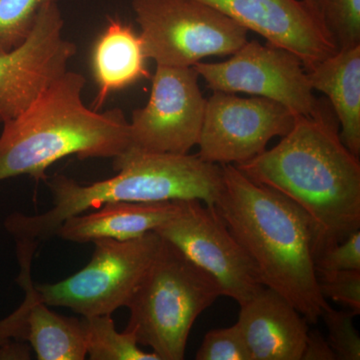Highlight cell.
I'll return each mask as SVG.
<instances>
[{
    "mask_svg": "<svg viewBox=\"0 0 360 360\" xmlns=\"http://www.w3.org/2000/svg\"><path fill=\"white\" fill-rule=\"evenodd\" d=\"M236 167L300 206L315 231V258L360 229V163L340 139L328 101L314 115L296 116L274 148Z\"/></svg>",
    "mask_w": 360,
    "mask_h": 360,
    "instance_id": "cell-1",
    "label": "cell"
},
{
    "mask_svg": "<svg viewBox=\"0 0 360 360\" xmlns=\"http://www.w3.org/2000/svg\"><path fill=\"white\" fill-rule=\"evenodd\" d=\"M222 167L215 210L251 258L265 288L276 291L315 324L328 307L315 269L314 224L300 206L257 184L236 165Z\"/></svg>",
    "mask_w": 360,
    "mask_h": 360,
    "instance_id": "cell-2",
    "label": "cell"
},
{
    "mask_svg": "<svg viewBox=\"0 0 360 360\" xmlns=\"http://www.w3.org/2000/svg\"><path fill=\"white\" fill-rule=\"evenodd\" d=\"M117 174L111 179L82 186L65 175L45 180L53 206L44 213L15 212L4 221L14 239L39 241L56 236L60 224L73 215L108 202H161L200 200L214 206L224 186L222 167L200 156L148 153L129 148L113 158Z\"/></svg>",
    "mask_w": 360,
    "mask_h": 360,
    "instance_id": "cell-3",
    "label": "cell"
},
{
    "mask_svg": "<svg viewBox=\"0 0 360 360\" xmlns=\"http://www.w3.org/2000/svg\"><path fill=\"white\" fill-rule=\"evenodd\" d=\"M85 84L84 75L68 70L4 124L0 181L20 175L46 180L47 168L66 156L115 158L129 148V122L123 111L90 110L82 101Z\"/></svg>",
    "mask_w": 360,
    "mask_h": 360,
    "instance_id": "cell-4",
    "label": "cell"
},
{
    "mask_svg": "<svg viewBox=\"0 0 360 360\" xmlns=\"http://www.w3.org/2000/svg\"><path fill=\"white\" fill-rule=\"evenodd\" d=\"M219 296L217 281L162 239L127 304L125 330L160 360H182L194 322Z\"/></svg>",
    "mask_w": 360,
    "mask_h": 360,
    "instance_id": "cell-5",
    "label": "cell"
},
{
    "mask_svg": "<svg viewBox=\"0 0 360 360\" xmlns=\"http://www.w3.org/2000/svg\"><path fill=\"white\" fill-rule=\"evenodd\" d=\"M146 58L193 68L208 56H232L250 30L198 0H131Z\"/></svg>",
    "mask_w": 360,
    "mask_h": 360,
    "instance_id": "cell-6",
    "label": "cell"
},
{
    "mask_svg": "<svg viewBox=\"0 0 360 360\" xmlns=\"http://www.w3.org/2000/svg\"><path fill=\"white\" fill-rule=\"evenodd\" d=\"M161 243L155 231L130 240L97 239L86 266L65 281L35 288L49 307H68L84 317L111 315L127 307Z\"/></svg>",
    "mask_w": 360,
    "mask_h": 360,
    "instance_id": "cell-7",
    "label": "cell"
},
{
    "mask_svg": "<svg viewBox=\"0 0 360 360\" xmlns=\"http://www.w3.org/2000/svg\"><path fill=\"white\" fill-rule=\"evenodd\" d=\"M219 284L222 295L239 305L264 288L257 267L214 206L179 200L176 213L155 231Z\"/></svg>",
    "mask_w": 360,
    "mask_h": 360,
    "instance_id": "cell-8",
    "label": "cell"
},
{
    "mask_svg": "<svg viewBox=\"0 0 360 360\" xmlns=\"http://www.w3.org/2000/svg\"><path fill=\"white\" fill-rule=\"evenodd\" d=\"M213 91L252 94L281 103L295 116L314 115L321 101L314 96L302 61L276 45L248 41L229 60L193 65Z\"/></svg>",
    "mask_w": 360,
    "mask_h": 360,
    "instance_id": "cell-9",
    "label": "cell"
},
{
    "mask_svg": "<svg viewBox=\"0 0 360 360\" xmlns=\"http://www.w3.org/2000/svg\"><path fill=\"white\" fill-rule=\"evenodd\" d=\"M193 68L156 65L150 97L132 113L129 148L186 155L200 141L206 98Z\"/></svg>",
    "mask_w": 360,
    "mask_h": 360,
    "instance_id": "cell-10",
    "label": "cell"
},
{
    "mask_svg": "<svg viewBox=\"0 0 360 360\" xmlns=\"http://www.w3.org/2000/svg\"><path fill=\"white\" fill-rule=\"evenodd\" d=\"M295 118L271 99L213 91L206 99L198 155L215 165H241L266 150L274 137L288 134Z\"/></svg>",
    "mask_w": 360,
    "mask_h": 360,
    "instance_id": "cell-11",
    "label": "cell"
},
{
    "mask_svg": "<svg viewBox=\"0 0 360 360\" xmlns=\"http://www.w3.org/2000/svg\"><path fill=\"white\" fill-rule=\"evenodd\" d=\"M63 25L58 2H51L40 11L27 39L0 53V124L20 115L68 70L77 47L63 37Z\"/></svg>",
    "mask_w": 360,
    "mask_h": 360,
    "instance_id": "cell-12",
    "label": "cell"
},
{
    "mask_svg": "<svg viewBox=\"0 0 360 360\" xmlns=\"http://www.w3.org/2000/svg\"><path fill=\"white\" fill-rule=\"evenodd\" d=\"M288 49L304 68L335 53L336 49L302 0H198Z\"/></svg>",
    "mask_w": 360,
    "mask_h": 360,
    "instance_id": "cell-13",
    "label": "cell"
},
{
    "mask_svg": "<svg viewBox=\"0 0 360 360\" xmlns=\"http://www.w3.org/2000/svg\"><path fill=\"white\" fill-rule=\"evenodd\" d=\"M236 324L251 360H302L309 322L276 291L264 286L241 304Z\"/></svg>",
    "mask_w": 360,
    "mask_h": 360,
    "instance_id": "cell-14",
    "label": "cell"
},
{
    "mask_svg": "<svg viewBox=\"0 0 360 360\" xmlns=\"http://www.w3.org/2000/svg\"><path fill=\"white\" fill-rule=\"evenodd\" d=\"M179 200L161 202H108L65 220L56 236L71 243H94L101 238H139L172 219Z\"/></svg>",
    "mask_w": 360,
    "mask_h": 360,
    "instance_id": "cell-15",
    "label": "cell"
},
{
    "mask_svg": "<svg viewBox=\"0 0 360 360\" xmlns=\"http://www.w3.org/2000/svg\"><path fill=\"white\" fill-rule=\"evenodd\" d=\"M312 90L328 96L348 150L360 155V45L341 49L305 68Z\"/></svg>",
    "mask_w": 360,
    "mask_h": 360,
    "instance_id": "cell-16",
    "label": "cell"
},
{
    "mask_svg": "<svg viewBox=\"0 0 360 360\" xmlns=\"http://www.w3.org/2000/svg\"><path fill=\"white\" fill-rule=\"evenodd\" d=\"M146 60L139 34L131 26L110 18L92 52V70L98 86L92 110H101L112 92L149 77Z\"/></svg>",
    "mask_w": 360,
    "mask_h": 360,
    "instance_id": "cell-17",
    "label": "cell"
},
{
    "mask_svg": "<svg viewBox=\"0 0 360 360\" xmlns=\"http://www.w3.org/2000/svg\"><path fill=\"white\" fill-rule=\"evenodd\" d=\"M39 360H84L87 356L82 321L56 314L35 288L27 316V335Z\"/></svg>",
    "mask_w": 360,
    "mask_h": 360,
    "instance_id": "cell-18",
    "label": "cell"
},
{
    "mask_svg": "<svg viewBox=\"0 0 360 360\" xmlns=\"http://www.w3.org/2000/svg\"><path fill=\"white\" fill-rule=\"evenodd\" d=\"M82 321L91 360H160L155 352L139 348L134 333H118L111 315L84 317Z\"/></svg>",
    "mask_w": 360,
    "mask_h": 360,
    "instance_id": "cell-19",
    "label": "cell"
},
{
    "mask_svg": "<svg viewBox=\"0 0 360 360\" xmlns=\"http://www.w3.org/2000/svg\"><path fill=\"white\" fill-rule=\"evenodd\" d=\"M336 51L360 45V0H302Z\"/></svg>",
    "mask_w": 360,
    "mask_h": 360,
    "instance_id": "cell-20",
    "label": "cell"
},
{
    "mask_svg": "<svg viewBox=\"0 0 360 360\" xmlns=\"http://www.w3.org/2000/svg\"><path fill=\"white\" fill-rule=\"evenodd\" d=\"M51 2L58 0H0V53L22 44L40 11Z\"/></svg>",
    "mask_w": 360,
    "mask_h": 360,
    "instance_id": "cell-21",
    "label": "cell"
},
{
    "mask_svg": "<svg viewBox=\"0 0 360 360\" xmlns=\"http://www.w3.org/2000/svg\"><path fill=\"white\" fill-rule=\"evenodd\" d=\"M18 259L20 267L18 283L25 291V300L13 314L0 321V345L13 340L26 341L27 335L28 312L35 290V284L32 278L33 255L30 252L20 253Z\"/></svg>",
    "mask_w": 360,
    "mask_h": 360,
    "instance_id": "cell-22",
    "label": "cell"
},
{
    "mask_svg": "<svg viewBox=\"0 0 360 360\" xmlns=\"http://www.w3.org/2000/svg\"><path fill=\"white\" fill-rule=\"evenodd\" d=\"M352 311L331 309L328 305L321 315L328 330L329 345L340 360L360 359V338L354 326Z\"/></svg>",
    "mask_w": 360,
    "mask_h": 360,
    "instance_id": "cell-23",
    "label": "cell"
},
{
    "mask_svg": "<svg viewBox=\"0 0 360 360\" xmlns=\"http://www.w3.org/2000/svg\"><path fill=\"white\" fill-rule=\"evenodd\" d=\"M198 360H251L238 324L206 333L196 354Z\"/></svg>",
    "mask_w": 360,
    "mask_h": 360,
    "instance_id": "cell-24",
    "label": "cell"
},
{
    "mask_svg": "<svg viewBox=\"0 0 360 360\" xmlns=\"http://www.w3.org/2000/svg\"><path fill=\"white\" fill-rule=\"evenodd\" d=\"M317 276L324 297L345 305L355 316L360 314V270L324 272Z\"/></svg>",
    "mask_w": 360,
    "mask_h": 360,
    "instance_id": "cell-25",
    "label": "cell"
},
{
    "mask_svg": "<svg viewBox=\"0 0 360 360\" xmlns=\"http://www.w3.org/2000/svg\"><path fill=\"white\" fill-rule=\"evenodd\" d=\"M317 274L324 272L360 270V229L345 240L326 248L315 258Z\"/></svg>",
    "mask_w": 360,
    "mask_h": 360,
    "instance_id": "cell-26",
    "label": "cell"
},
{
    "mask_svg": "<svg viewBox=\"0 0 360 360\" xmlns=\"http://www.w3.org/2000/svg\"><path fill=\"white\" fill-rule=\"evenodd\" d=\"M302 360H338V357L319 330L309 331Z\"/></svg>",
    "mask_w": 360,
    "mask_h": 360,
    "instance_id": "cell-27",
    "label": "cell"
}]
</instances>
